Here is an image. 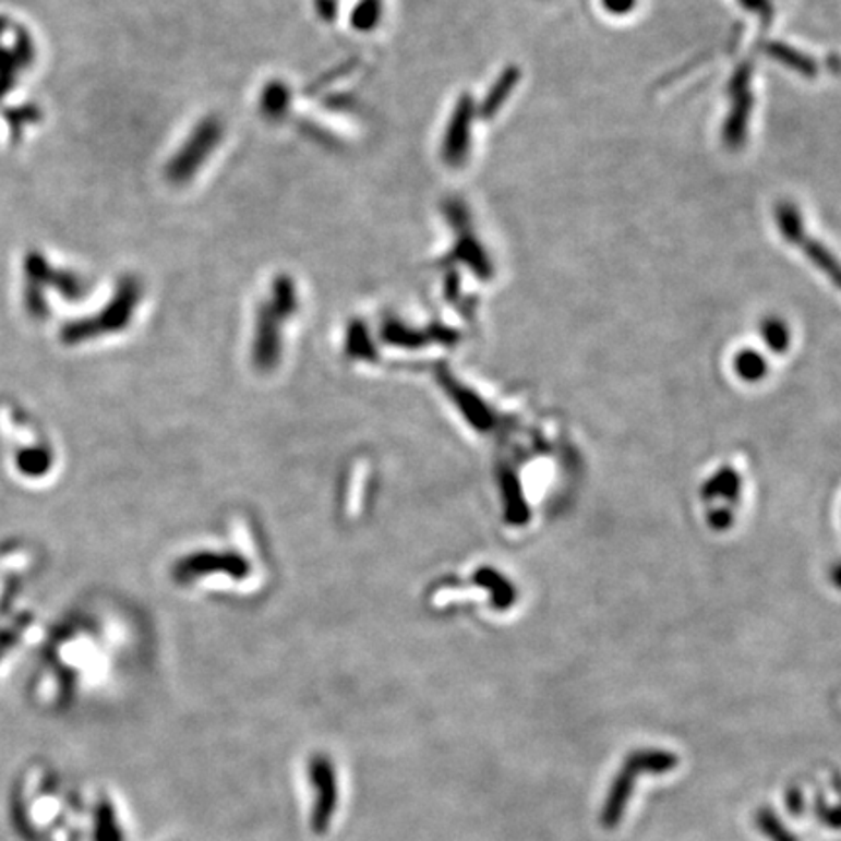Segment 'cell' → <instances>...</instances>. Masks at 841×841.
I'll list each match as a JSON object with an SVG mask.
<instances>
[{
	"instance_id": "1",
	"label": "cell",
	"mask_w": 841,
	"mask_h": 841,
	"mask_svg": "<svg viewBox=\"0 0 841 841\" xmlns=\"http://www.w3.org/2000/svg\"><path fill=\"white\" fill-rule=\"evenodd\" d=\"M67 471L61 438L46 419L14 396H0V476L26 493L57 488Z\"/></svg>"
},
{
	"instance_id": "2",
	"label": "cell",
	"mask_w": 841,
	"mask_h": 841,
	"mask_svg": "<svg viewBox=\"0 0 841 841\" xmlns=\"http://www.w3.org/2000/svg\"><path fill=\"white\" fill-rule=\"evenodd\" d=\"M676 766V758L666 752H639L632 756L625 764L624 771L615 781L614 789L610 793V801L604 806V824L606 828H614V824L622 816V806L629 798L632 788H634V778L642 771H666V769Z\"/></svg>"
},
{
	"instance_id": "3",
	"label": "cell",
	"mask_w": 841,
	"mask_h": 841,
	"mask_svg": "<svg viewBox=\"0 0 841 841\" xmlns=\"http://www.w3.org/2000/svg\"><path fill=\"white\" fill-rule=\"evenodd\" d=\"M635 0H604L608 9L612 12H627V10L634 7Z\"/></svg>"
}]
</instances>
